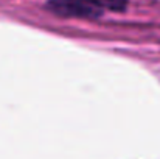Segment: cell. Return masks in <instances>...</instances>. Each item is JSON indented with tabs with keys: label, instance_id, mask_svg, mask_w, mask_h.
Instances as JSON below:
<instances>
[{
	"label": "cell",
	"instance_id": "2",
	"mask_svg": "<svg viewBox=\"0 0 160 159\" xmlns=\"http://www.w3.org/2000/svg\"><path fill=\"white\" fill-rule=\"evenodd\" d=\"M100 11H124L128 6V0H81Z\"/></svg>",
	"mask_w": 160,
	"mask_h": 159
},
{
	"label": "cell",
	"instance_id": "1",
	"mask_svg": "<svg viewBox=\"0 0 160 159\" xmlns=\"http://www.w3.org/2000/svg\"><path fill=\"white\" fill-rule=\"evenodd\" d=\"M47 8L58 16L64 17H84V19H97L101 11L81 2V0H50Z\"/></svg>",
	"mask_w": 160,
	"mask_h": 159
}]
</instances>
